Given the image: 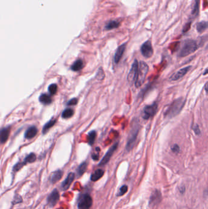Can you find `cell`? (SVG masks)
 <instances>
[{
  "label": "cell",
  "mask_w": 208,
  "mask_h": 209,
  "mask_svg": "<svg viewBox=\"0 0 208 209\" xmlns=\"http://www.w3.org/2000/svg\"><path fill=\"white\" fill-rule=\"evenodd\" d=\"M140 130V123L137 119H134L131 124L130 131L129 133L126 149L127 151L132 150L136 141V138Z\"/></svg>",
  "instance_id": "6da1fadb"
},
{
  "label": "cell",
  "mask_w": 208,
  "mask_h": 209,
  "mask_svg": "<svg viewBox=\"0 0 208 209\" xmlns=\"http://www.w3.org/2000/svg\"><path fill=\"white\" fill-rule=\"evenodd\" d=\"M186 100L183 98H179L173 101L172 103L168 106L164 113V116L166 118H172L176 116L180 113L182 108L184 107Z\"/></svg>",
  "instance_id": "7a4b0ae2"
},
{
  "label": "cell",
  "mask_w": 208,
  "mask_h": 209,
  "mask_svg": "<svg viewBox=\"0 0 208 209\" xmlns=\"http://www.w3.org/2000/svg\"><path fill=\"white\" fill-rule=\"evenodd\" d=\"M199 48L197 42L193 39H187L184 41L179 53L180 57H184L194 53Z\"/></svg>",
  "instance_id": "3957f363"
},
{
  "label": "cell",
  "mask_w": 208,
  "mask_h": 209,
  "mask_svg": "<svg viewBox=\"0 0 208 209\" xmlns=\"http://www.w3.org/2000/svg\"><path fill=\"white\" fill-rule=\"evenodd\" d=\"M148 69L149 67L145 62L141 61L138 64L137 76L134 83L136 88H139L144 83Z\"/></svg>",
  "instance_id": "277c9868"
},
{
  "label": "cell",
  "mask_w": 208,
  "mask_h": 209,
  "mask_svg": "<svg viewBox=\"0 0 208 209\" xmlns=\"http://www.w3.org/2000/svg\"><path fill=\"white\" fill-rule=\"evenodd\" d=\"M158 105L157 103H153L151 105L146 106L143 110L142 117L148 120L150 118L154 116L157 111Z\"/></svg>",
  "instance_id": "5b68a950"
},
{
  "label": "cell",
  "mask_w": 208,
  "mask_h": 209,
  "mask_svg": "<svg viewBox=\"0 0 208 209\" xmlns=\"http://www.w3.org/2000/svg\"><path fill=\"white\" fill-rule=\"evenodd\" d=\"M92 205V199L88 195H81L79 198L78 207L79 209H89Z\"/></svg>",
  "instance_id": "8992f818"
},
{
  "label": "cell",
  "mask_w": 208,
  "mask_h": 209,
  "mask_svg": "<svg viewBox=\"0 0 208 209\" xmlns=\"http://www.w3.org/2000/svg\"><path fill=\"white\" fill-rule=\"evenodd\" d=\"M140 52L142 55L146 58H151L153 54V49L150 41H146L142 44L140 48Z\"/></svg>",
  "instance_id": "52a82bcc"
},
{
  "label": "cell",
  "mask_w": 208,
  "mask_h": 209,
  "mask_svg": "<svg viewBox=\"0 0 208 209\" xmlns=\"http://www.w3.org/2000/svg\"><path fill=\"white\" fill-rule=\"evenodd\" d=\"M138 62L136 59H135L131 66V68L130 69V72H129V73L128 75V77H127L128 81L130 84H132L135 83L136 76H137V70H138Z\"/></svg>",
  "instance_id": "ba28073f"
},
{
  "label": "cell",
  "mask_w": 208,
  "mask_h": 209,
  "mask_svg": "<svg viewBox=\"0 0 208 209\" xmlns=\"http://www.w3.org/2000/svg\"><path fill=\"white\" fill-rule=\"evenodd\" d=\"M117 147H118V142L115 143L114 144H113V145L109 149V151L106 152L105 155L103 157V158H102V160H101L100 163L98 164V166H104V165H106V164L109 162V161L110 160L111 157L112 156L113 152L115 151Z\"/></svg>",
  "instance_id": "9c48e42d"
},
{
  "label": "cell",
  "mask_w": 208,
  "mask_h": 209,
  "mask_svg": "<svg viewBox=\"0 0 208 209\" xmlns=\"http://www.w3.org/2000/svg\"><path fill=\"white\" fill-rule=\"evenodd\" d=\"M60 196H59V193L58 191L55 189L49 195L47 198V202L49 206L50 207H53L56 205V204L58 202Z\"/></svg>",
  "instance_id": "30bf717a"
},
{
  "label": "cell",
  "mask_w": 208,
  "mask_h": 209,
  "mask_svg": "<svg viewBox=\"0 0 208 209\" xmlns=\"http://www.w3.org/2000/svg\"><path fill=\"white\" fill-rule=\"evenodd\" d=\"M162 200V196L161 191L158 190H155L153 191L150 198L149 204L150 206H154L157 205L160 203Z\"/></svg>",
  "instance_id": "8fae6325"
},
{
  "label": "cell",
  "mask_w": 208,
  "mask_h": 209,
  "mask_svg": "<svg viewBox=\"0 0 208 209\" xmlns=\"http://www.w3.org/2000/svg\"><path fill=\"white\" fill-rule=\"evenodd\" d=\"M192 66H187L179 70V71L172 75V77H170V79L172 81L178 80V79L184 77L186 73L189 72Z\"/></svg>",
  "instance_id": "7c38bea8"
},
{
  "label": "cell",
  "mask_w": 208,
  "mask_h": 209,
  "mask_svg": "<svg viewBox=\"0 0 208 209\" xmlns=\"http://www.w3.org/2000/svg\"><path fill=\"white\" fill-rule=\"evenodd\" d=\"M75 175L73 172H70L68 174L67 178L65 179L62 184H61V189L63 191H66L70 187L71 184L73 182L74 179H75Z\"/></svg>",
  "instance_id": "4fadbf2b"
},
{
  "label": "cell",
  "mask_w": 208,
  "mask_h": 209,
  "mask_svg": "<svg viewBox=\"0 0 208 209\" xmlns=\"http://www.w3.org/2000/svg\"><path fill=\"white\" fill-rule=\"evenodd\" d=\"M126 43H123L120 46L118 47L117 50L115 52V55H114V62L115 63H118L120 61V59L123 56V53H124L125 49H126Z\"/></svg>",
  "instance_id": "5bb4252c"
},
{
  "label": "cell",
  "mask_w": 208,
  "mask_h": 209,
  "mask_svg": "<svg viewBox=\"0 0 208 209\" xmlns=\"http://www.w3.org/2000/svg\"><path fill=\"white\" fill-rule=\"evenodd\" d=\"M10 128L9 127L3 128L0 130V144L6 142L9 136Z\"/></svg>",
  "instance_id": "9a60e30c"
},
{
  "label": "cell",
  "mask_w": 208,
  "mask_h": 209,
  "mask_svg": "<svg viewBox=\"0 0 208 209\" xmlns=\"http://www.w3.org/2000/svg\"><path fill=\"white\" fill-rule=\"evenodd\" d=\"M63 175V172L61 170H57L55 172H54L50 176V182L51 183H56L59 180H61Z\"/></svg>",
  "instance_id": "2e32d148"
},
{
  "label": "cell",
  "mask_w": 208,
  "mask_h": 209,
  "mask_svg": "<svg viewBox=\"0 0 208 209\" xmlns=\"http://www.w3.org/2000/svg\"><path fill=\"white\" fill-rule=\"evenodd\" d=\"M37 128L36 127L32 126L31 127H29L26 131L24 136H25L26 139H32L37 135Z\"/></svg>",
  "instance_id": "e0dca14e"
},
{
  "label": "cell",
  "mask_w": 208,
  "mask_h": 209,
  "mask_svg": "<svg viewBox=\"0 0 208 209\" xmlns=\"http://www.w3.org/2000/svg\"><path fill=\"white\" fill-rule=\"evenodd\" d=\"M104 173H105V172H104L103 170H101V169H98V170H96L92 174L90 177V180L93 182H96L99 179L103 177Z\"/></svg>",
  "instance_id": "ac0fdd59"
},
{
  "label": "cell",
  "mask_w": 208,
  "mask_h": 209,
  "mask_svg": "<svg viewBox=\"0 0 208 209\" xmlns=\"http://www.w3.org/2000/svg\"><path fill=\"white\" fill-rule=\"evenodd\" d=\"M120 23L118 20H111L109 22L105 25L106 30H112L113 29H116L119 27Z\"/></svg>",
  "instance_id": "d6986e66"
},
{
  "label": "cell",
  "mask_w": 208,
  "mask_h": 209,
  "mask_svg": "<svg viewBox=\"0 0 208 209\" xmlns=\"http://www.w3.org/2000/svg\"><path fill=\"white\" fill-rule=\"evenodd\" d=\"M84 67V62L81 59H78L73 64L71 67V69L73 71H80Z\"/></svg>",
  "instance_id": "ffe728a7"
},
{
  "label": "cell",
  "mask_w": 208,
  "mask_h": 209,
  "mask_svg": "<svg viewBox=\"0 0 208 209\" xmlns=\"http://www.w3.org/2000/svg\"><path fill=\"white\" fill-rule=\"evenodd\" d=\"M39 101L44 105H49L52 102V99L48 94H43L39 97Z\"/></svg>",
  "instance_id": "44dd1931"
},
{
  "label": "cell",
  "mask_w": 208,
  "mask_h": 209,
  "mask_svg": "<svg viewBox=\"0 0 208 209\" xmlns=\"http://www.w3.org/2000/svg\"><path fill=\"white\" fill-rule=\"evenodd\" d=\"M196 28H197V31L199 33H201L203 32H204L207 28V22L206 21H202L198 23L197 24Z\"/></svg>",
  "instance_id": "7402d4cb"
},
{
  "label": "cell",
  "mask_w": 208,
  "mask_h": 209,
  "mask_svg": "<svg viewBox=\"0 0 208 209\" xmlns=\"http://www.w3.org/2000/svg\"><path fill=\"white\" fill-rule=\"evenodd\" d=\"M74 114V111L72 108H67L65 109L62 114V117L64 119H68L73 116Z\"/></svg>",
  "instance_id": "603a6c76"
},
{
  "label": "cell",
  "mask_w": 208,
  "mask_h": 209,
  "mask_svg": "<svg viewBox=\"0 0 208 209\" xmlns=\"http://www.w3.org/2000/svg\"><path fill=\"white\" fill-rule=\"evenodd\" d=\"M87 164L86 162H83L82 163H81V165L79 166L78 170H77V172L78 176H82V174L86 172V170H87Z\"/></svg>",
  "instance_id": "cb8c5ba5"
},
{
  "label": "cell",
  "mask_w": 208,
  "mask_h": 209,
  "mask_svg": "<svg viewBox=\"0 0 208 209\" xmlns=\"http://www.w3.org/2000/svg\"><path fill=\"white\" fill-rule=\"evenodd\" d=\"M199 6H200V0H195L194 6L192 11V15L193 16L197 17L199 13Z\"/></svg>",
  "instance_id": "d4e9b609"
},
{
  "label": "cell",
  "mask_w": 208,
  "mask_h": 209,
  "mask_svg": "<svg viewBox=\"0 0 208 209\" xmlns=\"http://www.w3.org/2000/svg\"><path fill=\"white\" fill-rule=\"evenodd\" d=\"M96 138V132L95 130H92L88 133V142L89 145H93L94 142H95Z\"/></svg>",
  "instance_id": "484cf974"
},
{
  "label": "cell",
  "mask_w": 208,
  "mask_h": 209,
  "mask_svg": "<svg viewBox=\"0 0 208 209\" xmlns=\"http://www.w3.org/2000/svg\"><path fill=\"white\" fill-rule=\"evenodd\" d=\"M55 123H56V120H51L50 121H49L48 123H47L45 124V126L43 128V130H42L43 133H47L49 130V129L51 128L54 124H55Z\"/></svg>",
  "instance_id": "4316f807"
},
{
  "label": "cell",
  "mask_w": 208,
  "mask_h": 209,
  "mask_svg": "<svg viewBox=\"0 0 208 209\" xmlns=\"http://www.w3.org/2000/svg\"><path fill=\"white\" fill-rule=\"evenodd\" d=\"M36 155L33 153H31L26 157L25 160H24V162L23 163L24 164H26L28 163H33L36 161Z\"/></svg>",
  "instance_id": "83f0119b"
},
{
  "label": "cell",
  "mask_w": 208,
  "mask_h": 209,
  "mask_svg": "<svg viewBox=\"0 0 208 209\" xmlns=\"http://www.w3.org/2000/svg\"><path fill=\"white\" fill-rule=\"evenodd\" d=\"M48 91L51 95H54L57 91V86L56 84H51L48 87Z\"/></svg>",
  "instance_id": "f1b7e54d"
},
{
  "label": "cell",
  "mask_w": 208,
  "mask_h": 209,
  "mask_svg": "<svg viewBox=\"0 0 208 209\" xmlns=\"http://www.w3.org/2000/svg\"><path fill=\"white\" fill-rule=\"evenodd\" d=\"M128 186H126L125 185H123L120 188V190L118 191V192L117 193V196H122L123 195H124L128 191Z\"/></svg>",
  "instance_id": "f546056e"
},
{
  "label": "cell",
  "mask_w": 208,
  "mask_h": 209,
  "mask_svg": "<svg viewBox=\"0 0 208 209\" xmlns=\"http://www.w3.org/2000/svg\"><path fill=\"white\" fill-rule=\"evenodd\" d=\"M104 78H105V73L102 69H100L97 73V78L98 79H102Z\"/></svg>",
  "instance_id": "4dcf8cb0"
},
{
  "label": "cell",
  "mask_w": 208,
  "mask_h": 209,
  "mask_svg": "<svg viewBox=\"0 0 208 209\" xmlns=\"http://www.w3.org/2000/svg\"><path fill=\"white\" fill-rule=\"evenodd\" d=\"M24 163H18L16 165H15L14 167V171H18V170H20V169L24 166Z\"/></svg>",
  "instance_id": "1f68e13d"
},
{
  "label": "cell",
  "mask_w": 208,
  "mask_h": 209,
  "mask_svg": "<svg viewBox=\"0 0 208 209\" xmlns=\"http://www.w3.org/2000/svg\"><path fill=\"white\" fill-rule=\"evenodd\" d=\"M78 103V99L76 98H74L71 99L70 101H68L67 103L68 105H76Z\"/></svg>",
  "instance_id": "d6a6232c"
},
{
  "label": "cell",
  "mask_w": 208,
  "mask_h": 209,
  "mask_svg": "<svg viewBox=\"0 0 208 209\" xmlns=\"http://www.w3.org/2000/svg\"><path fill=\"white\" fill-rule=\"evenodd\" d=\"M14 204H17V203H20L22 202V198L19 195H16L14 197Z\"/></svg>",
  "instance_id": "836d02e7"
},
{
  "label": "cell",
  "mask_w": 208,
  "mask_h": 209,
  "mask_svg": "<svg viewBox=\"0 0 208 209\" xmlns=\"http://www.w3.org/2000/svg\"><path fill=\"white\" fill-rule=\"evenodd\" d=\"M172 151L174 153H178L180 151V147L178 146L177 144H175L171 147Z\"/></svg>",
  "instance_id": "e575fe53"
},
{
  "label": "cell",
  "mask_w": 208,
  "mask_h": 209,
  "mask_svg": "<svg viewBox=\"0 0 208 209\" xmlns=\"http://www.w3.org/2000/svg\"><path fill=\"white\" fill-rule=\"evenodd\" d=\"M195 132V133L197 134V135H199V134L200 133V130H199V127L198 126H196L195 127H194V129H193Z\"/></svg>",
  "instance_id": "d590c367"
},
{
  "label": "cell",
  "mask_w": 208,
  "mask_h": 209,
  "mask_svg": "<svg viewBox=\"0 0 208 209\" xmlns=\"http://www.w3.org/2000/svg\"><path fill=\"white\" fill-rule=\"evenodd\" d=\"M92 157V158L94 160H98V158H99V156H98V154H97V155H96V154H93Z\"/></svg>",
  "instance_id": "8d00e7d4"
},
{
  "label": "cell",
  "mask_w": 208,
  "mask_h": 209,
  "mask_svg": "<svg viewBox=\"0 0 208 209\" xmlns=\"http://www.w3.org/2000/svg\"><path fill=\"white\" fill-rule=\"evenodd\" d=\"M207 84H206V85H205V88H206V91L207 92Z\"/></svg>",
  "instance_id": "74e56055"
},
{
  "label": "cell",
  "mask_w": 208,
  "mask_h": 209,
  "mask_svg": "<svg viewBox=\"0 0 208 209\" xmlns=\"http://www.w3.org/2000/svg\"><path fill=\"white\" fill-rule=\"evenodd\" d=\"M207 69H206V71H205V72L204 73V75L206 74V73H207Z\"/></svg>",
  "instance_id": "f35d334b"
}]
</instances>
